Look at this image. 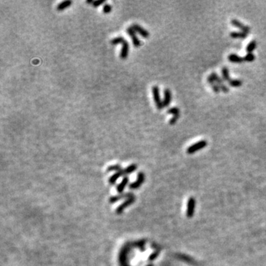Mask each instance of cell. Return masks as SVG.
Returning <instances> with one entry per match:
<instances>
[{
  "instance_id": "1",
  "label": "cell",
  "mask_w": 266,
  "mask_h": 266,
  "mask_svg": "<svg viewBox=\"0 0 266 266\" xmlns=\"http://www.w3.org/2000/svg\"><path fill=\"white\" fill-rule=\"evenodd\" d=\"M152 92L153 95V98H154V101L155 103V105L158 110H160L164 107V102L161 100L160 95V89L158 86H153L152 88Z\"/></svg>"
},
{
  "instance_id": "2",
  "label": "cell",
  "mask_w": 266,
  "mask_h": 266,
  "mask_svg": "<svg viewBox=\"0 0 266 266\" xmlns=\"http://www.w3.org/2000/svg\"><path fill=\"white\" fill-rule=\"evenodd\" d=\"M207 145H208V143H207L206 140H200V141L195 143V144H192L191 146L188 147V149H187L186 150V152L190 155L194 154V153L197 152V151L203 150V149L205 148Z\"/></svg>"
},
{
  "instance_id": "3",
  "label": "cell",
  "mask_w": 266,
  "mask_h": 266,
  "mask_svg": "<svg viewBox=\"0 0 266 266\" xmlns=\"http://www.w3.org/2000/svg\"><path fill=\"white\" fill-rule=\"evenodd\" d=\"M231 25H232L234 27L238 28V29L240 30L242 32H244V33L247 34L251 32V27H250L249 26L245 25V24H243V22L239 21V20L233 19L232 20H231Z\"/></svg>"
},
{
  "instance_id": "4",
  "label": "cell",
  "mask_w": 266,
  "mask_h": 266,
  "mask_svg": "<svg viewBox=\"0 0 266 266\" xmlns=\"http://www.w3.org/2000/svg\"><path fill=\"white\" fill-rule=\"evenodd\" d=\"M126 32H127L129 36H130L131 37V39H132L133 45H134L135 47H138L140 45V39H138V36H137L136 32L135 31V30L133 29L132 27H128L127 29H126Z\"/></svg>"
},
{
  "instance_id": "5",
  "label": "cell",
  "mask_w": 266,
  "mask_h": 266,
  "mask_svg": "<svg viewBox=\"0 0 266 266\" xmlns=\"http://www.w3.org/2000/svg\"><path fill=\"white\" fill-rule=\"evenodd\" d=\"M195 200L193 197H190L188 200V203H187V211H186V215L188 217H191L194 214L195 211Z\"/></svg>"
},
{
  "instance_id": "6",
  "label": "cell",
  "mask_w": 266,
  "mask_h": 266,
  "mask_svg": "<svg viewBox=\"0 0 266 266\" xmlns=\"http://www.w3.org/2000/svg\"><path fill=\"white\" fill-rule=\"evenodd\" d=\"M132 27L135 30L136 33H138L142 37L149 38V36H150V33L146 29H144V27H142L141 26L138 25V24H133Z\"/></svg>"
},
{
  "instance_id": "7",
  "label": "cell",
  "mask_w": 266,
  "mask_h": 266,
  "mask_svg": "<svg viewBox=\"0 0 266 266\" xmlns=\"http://www.w3.org/2000/svg\"><path fill=\"white\" fill-rule=\"evenodd\" d=\"M172 99V92H171L169 89H165L164 90V107H167L170 104L171 101Z\"/></svg>"
},
{
  "instance_id": "8",
  "label": "cell",
  "mask_w": 266,
  "mask_h": 266,
  "mask_svg": "<svg viewBox=\"0 0 266 266\" xmlns=\"http://www.w3.org/2000/svg\"><path fill=\"white\" fill-rule=\"evenodd\" d=\"M207 81H208V82H216V83L219 85V84H224V81H223V78L221 77H219V76L217 75V73H215V72H212V73L211 74L210 76H209L208 78H207Z\"/></svg>"
},
{
  "instance_id": "9",
  "label": "cell",
  "mask_w": 266,
  "mask_h": 266,
  "mask_svg": "<svg viewBox=\"0 0 266 266\" xmlns=\"http://www.w3.org/2000/svg\"><path fill=\"white\" fill-rule=\"evenodd\" d=\"M129 53V44L126 39L122 43V49L121 51L120 57L121 59H125L128 56Z\"/></svg>"
},
{
  "instance_id": "10",
  "label": "cell",
  "mask_w": 266,
  "mask_h": 266,
  "mask_svg": "<svg viewBox=\"0 0 266 266\" xmlns=\"http://www.w3.org/2000/svg\"><path fill=\"white\" fill-rule=\"evenodd\" d=\"M228 59H229V61L231 62V63L240 64L243 63V62H245L244 61V58H242L240 56H239L238 55L234 53L230 54V55L228 56Z\"/></svg>"
},
{
  "instance_id": "11",
  "label": "cell",
  "mask_w": 266,
  "mask_h": 266,
  "mask_svg": "<svg viewBox=\"0 0 266 266\" xmlns=\"http://www.w3.org/2000/svg\"><path fill=\"white\" fill-rule=\"evenodd\" d=\"M230 36L231 38H233V39H243L247 37L248 34L242 31H234V32H231V33H230Z\"/></svg>"
},
{
  "instance_id": "12",
  "label": "cell",
  "mask_w": 266,
  "mask_h": 266,
  "mask_svg": "<svg viewBox=\"0 0 266 266\" xmlns=\"http://www.w3.org/2000/svg\"><path fill=\"white\" fill-rule=\"evenodd\" d=\"M72 4V2L70 1V0H66V1H64L61 2L60 4H58L57 6V10L58 11H63V10L67 8V7H69L70 5H71Z\"/></svg>"
},
{
  "instance_id": "13",
  "label": "cell",
  "mask_w": 266,
  "mask_h": 266,
  "mask_svg": "<svg viewBox=\"0 0 266 266\" xmlns=\"http://www.w3.org/2000/svg\"><path fill=\"white\" fill-rule=\"evenodd\" d=\"M222 78H223V81L228 82L231 79L230 78V76H229V70L226 66H224V67H223V69H222Z\"/></svg>"
},
{
  "instance_id": "14",
  "label": "cell",
  "mask_w": 266,
  "mask_h": 266,
  "mask_svg": "<svg viewBox=\"0 0 266 266\" xmlns=\"http://www.w3.org/2000/svg\"><path fill=\"white\" fill-rule=\"evenodd\" d=\"M257 47V41H255V40H253V41H251L249 44H248L247 47H246L247 53H252V52L254 50H256Z\"/></svg>"
},
{
  "instance_id": "15",
  "label": "cell",
  "mask_w": 266,
  "mask_h": 266,
  "mask_svg": "<svg viewBox=\"0 0 266 266\" xmlns=\"http://www.w3.org/2000/svg\"><path fill=\"white\" fill-rule=\"evenodd\" d=\"M243 82L240 79H231L229 81V84L232 87H239L243 85Z\"/></svg>"
},
{
  "instance_id": "16",
  "label": "cell",
  "mask_w": 266,
  "mask_h": 266,
  "mask_svg": "<svg viewBox=\"0 0 266 266\" xmlns=\"http://www.w3.org/2000/svg\"><path fill=\"white\" fill-rule=\"evenodd\" d=\"M124 40L125 39L123 37H121V36H118V37H116L112 40H111V44H112V45H117V44H122Z\"/></svg>"
},
{
  "instance_id": "17",
  "label": "cell",
  "mask_w": 266,
  "mask_h": 266,
  "mask_svg": "<svg viewBox=\"0 0 266 266\" xmlns=\"http://www.w3.org/2000/svg\"><path fill=\"white\" fill-rule=\"evenodd\" d=\"M209 84H210V86H211V88H212L213 91L215 93H219V92L221 91L220 89H219V85L216 83V82L211 81V82H209Z\"/></svg>"
},
{
  "instance_id": "18",
  "label": "cell",
  "mask_w": 266,
  "mask_h": 266,
  "mask_svg": "<svg viewBox=\"0 0 266 266\" xmlns=\"http://www.w3.org/2000/svg\"><path fill=\"white\" fill-rule=\"evenodd\" d=\"M255 60V56L253 53H247L244 57V61L248 62H252Z\"/></svg>"
},
{
  "instance_id": "19",
  "label": "cell",
  "mask_w": 266,
  "mask_h": 266,
  "mask_svg": "<svg viewBox=\"0 0 266 266\" xmlns=\"http://www.w3.org/2000/svg\"><path fill=\"white\" fill-rule=\"evenodd\" d=\"M168 112L169 114H171V115H173V116H176V115H180V109H179L178 107H176V106H175V107H172V108H170L169 109V110H168Z\"/></svg>"
},
{
  "instance_id": "20",
  "label": "cell",
  "mask_w": 266,
  "mask_h": 266,
  "mask_svg": "<svg viewBox=\"0 0 266 266\" xmlns=\"http://www.w3.org/2000/svg\"><path fill=\"white\" fill-rule=\"evenodd\" d=\"M111 11H112V6H111L110 4H105V5H104V7H103V12H104V13H110Z\"/></svg>"
},
{
  "instance_id": "21",
  "label": "cell",
  "mask_w": 266,
  "mask_h": 266,
  "mask_svg": "<svg viewBox=\"0 0 266 266\" xmlns=\"http://www.w3.org/2000/svg\"><path fill=\"white\" fill-rule=\"evenodd\" d=\"M219 89H220V90L222 92H225V93H227V92H229V88L228 87V86L225 85V84H219Z\"/></svg>"
},
{
  "instance_id": "22",
  "label": "cell",
  "mask_w": 266,
  "mask_h": 266,
  "mask_svg": "<svg viewBox=\"0 0 266 266\" xmlns=\"http://www.w3.org/2000/svg\"><path fill=\"white\" fill-rule=\"evenodd\" d=\"M105 2V1L104 0H97V1H95L93 4H92V6L95 7H97L98 6H100L101 5H102V4H104Z\"/></svg>"
},
{
  "instance_id": "23",
  "label": "cell",
  "mask_w": 266,
  "mask_h": 266,
  "mask_svg": "<svg viewBox=\"0 0 266 266\" xmlns=\"http://www.w3.org/2000/svg\"><path fill=\"white\" fill-rule=\"evenodd\" d=\"M93 2H94V1H92V0H90V1H86V3H88V4H93Z\"/></svg>"
}]
</instances>
